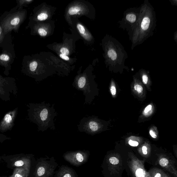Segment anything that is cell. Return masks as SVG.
<instances>
[{
  "label": "cell",
  "mask_w": 177,
  "mask_h": 177,
  "mask_svg": "<svg viewBox=\"0 0 177 177\" xmlns=\"http://www.w3.org/2000/svg\"><path fill=\"white\" fill-rule=\"evenodd\" d=\"M2 160L6 164L8 168L13 170L17 167H31L34 155L32 154H20L1 156Z\"/></svg>",
  "instance_id": "277c9868"
},
{
  "label": "cell",
  "mask_w": 177,
  "mask_h": 177,
  "mask_svg": "<svg viewBox=\"0 0 177 177\" xmlns=\"http://www.w3.org/2000/svg\"><path fill=\"white\" fill-rule=\"evenodd\" d=\"M20 19L18 18H16L11 22V24L13 25H16L19 23Z\"/></svg>",
  "instance_id": "4316f807"
},
{
  "label": "cell",
  "mask_w": 177,
  "mask_h": 177,
  "mask_svg": "<svg viewBox=\"0 0 177 177\" xmlns=\"http://www.w3.org/2000/svg\"><path fill=\"white\" fill-rule=\"evenodd\" d=\"M110 92L112 95H115L116 94V89L115 86H112L110 88Z\"/></svg>",
  "instance_id": "f1b7e54d"
},
{
  "label": "cell",
  "mask_w": 177,
  "mask_h": 177,
  "mask_svg": "<svg viewBox=\"0 0 177 177\" xmlns=\"http://www.w3.org/2000/svg\"><path fill=\"white\" fill-rule=\"evenodd\" d=\"M78 127L79 132L94 135L100 129V123L95 117H84L81 119Z\"/></svg>",
  "instance_id": "8992f818"
},
{
  "label": "cell",
  "mask_w": 177,
  "mask_h": 177,
  "mask_svg": "<svg viewBox=\"0 0 177 177\" xmlns=\"http://www.w3.org/2000/svg\"><path fill=\"white\" fill-rule=\"evenodd\" d=\"M90 155L89 151L83 150L67 151L63 154V157L65 161L71 165L79 167L88 162Z\"/></svg>",
  "instance_id": "5b68a950"
},
{
  "label": "cell",
  "mask_w": 177,
  "mask_h": 177,
  "mask_svg": "<svg viewBox=\"0 0 177 177\" xmlns=\"http://www.w3.org/2000/svg\"><path fill=\"white\" fill-rule=\"evenodd\" d=\"M151 109H152V106H151V105H149L147 106L146 107L145 109V113H148L150 111V110H151Z\"/></svg>",
  "instance_id": "4dcf8cb0"
},
{
  "label": "cell",
  "mask_w": 177,
  "mask_h": 177,
  "mask_svg": "<svg viewBox=\"0 0 177 177\" xmlns=\"http://www.w3.org/2000/svg\"><path fill=\"white\" fill-rule=\"evenodd\" d=\"M150 19L148 16H146L143 18L141 23V27L143 31L148 30L150 27Z\"/></svg>",
  "instance_id": "4fadbf2b"
},
{
  "label": "cell",
  "mask_w": 177,
  "mask_h": 177,
  "mask_svg": "<svg viewBox=\"0 0 177 177\" xmlns=\"http://www.w3.org/2000/svg\"><path fill=\"white\" fill-rule=\"evenodd\" d=\"M38 32L40 35L42 36H46L47 34V32L43 28H40L38 30Z\"/></svg>",
  "instance_id": "d4e9b609"
},
{
  "label": "cell",
  "mask_w": 177,
  "mask_h": 177,
  "mask_svg": "<svg viewBox=\"0 0 177 177\" xmlns=\"http://www.w3.org/2000/svg\"><path fill=\"white\" fill-rule=\"evenodd\" d=\"M80 7L78 6H73L70 8L68 11V13L70 15H75L80 11Z\"/></svg>",
  "instance_id": "9a60e30c"
},
{
  "label": "cell",
  "mask_w": 177,
  "mask_h": 177,
  "mask_svg": "<svg viewBox=\"0 0 177 177\" xmlns=\"http://www.w3.org/2000/svg\"><path fill=\"white\" fill-rule=\"evenodd\" d=\"M151 177H171L159 168H153L149 172Z\"/></svg>",
  "instance_id": "7c38bea8"
},
{
  "label": "cell",
  "mask_w": 177,
  "mask_h": 177,
  "mask_svg": "<svg viewBox=\"0 0 177 177\" xmlns=\"http://www.w3.org/2000/svg\"><path fill=\"white\" fill-rule=\"evenodd\" d=\"M58 166L54 157L45 156L37 159L34 158L31 165L29 177H53Z\"/></svg>",
  "instance_id": "7a4b0ae2"
},
{
  "label": "cell",
  "mask_w": 177,
  "mask_h": 177,
  "mask_svg": "<svg viewBox=\"0 0 177 177\" xmlns=\"http://www.w3.org/2000/svg\"><path fill=\"white\" fill-rule=\"evenodd\" d=\"M142 80H143V83L144 84H147V82L148 81V78L147 75H144L142 77Z\"/></svg>",
  "instance_id": "f546056e"
},
{
  "label": "cell",
  "mask_w": 177,
  "mask_h": 177,
  "mask_svg": "<svg viewBox=\"0 0 177 177\" xmlns=\"http://www.w3.org/2000/svg\"><path fill=\"white\" fill-rule=\"evenodd\" d=\"M38 66V63L36 61L33 62L29 65V70L32 72H34L36 70Z\"/></svg>",
  "instance_id": "ffe728a7"
},
{
  "label": "cell",
  "mask_w": 177,
  "mask_h": 177,
  "mask_svg": "<svg viewBox=\"0 0 177 177\" xmlns=\"http://www.w3.org/2000/svg\"><path fill=\"white\" fill-rule=\"evenodd\" d=\"M60 57L61 58L63 59V60H69V57H68V56H67V55H63L61 54L60 55Z\"/></svg>",
  "instance_id": "1f68e13d"
},
{
  "label": "cell",
  "mask_w": 177,
  "mask_h": 177,
  "mask_svg": "<svg viewBox=\"0 0 177 177\" xmlns=\"http://www.w3.org/2000/svg\"><path fill=\"white\" fill-rule=\"evenodd\" d=\"M18 108L8 112L5 114L0 122V132L5 133L12 130L14 126L15 121L18 113Z\"/></svg>",
  "instance_id": "ba28073f"
},
{
  "label": "cell",
  "mask_w": 177,
  "mask_h": 177,
  "mask_svg": "<svg viewBox=\"0 0 177 177\" xmlns=\"http://www.w3.org/2000/svg\"><path fill=\"white\" fill-rule=\"evenodd\" d=\"M31 167H17L13 169L11 175L6 177H29Z\"/></svg>",
  "instance_id": "8fae6325"
},
{
  "label": "cell",
  "mask_w": 177,
  "mask_h": 177,
  "mask_svg": "<svg viewBox=\"0 0 177 177\" xmlns=\"http://www.w3.org/2000/svg\"><path fill=\"white\" fill-rule=\"evenodd\" d=\"M150 135L152 137L154 138H156L157 137V135L154 132H153V130H150Z\"/></svg>",
  "instance_id": "d6a6232c"
},
{
  "label": "cell",
  "mask_w": 177,
  "mask_h": 177,
  "mask_svg": "<svg viewBox=\"0 0 177 177\" xmlns=\"http://www.w3.org/2000/svg\"><path fill=\"white\" fill-rule=\"evenodd\" d=\"M6 176H1L0 175V177H6Z\"/></svg>",
  "instance_id": "836d02e7"
},
{
  "label": "cell",
  "mask_w": 177,
  "mask_h": 177,
  "mask_svg": "<svg viewBox=\"0 0 177 177\" xmlns=\"http://www.w3.org/2000/svg\"></svg>",
  "instance_id": "e575fe53"
},
{
  "label": "cell",
  "mask_w": 177,
  "mask_h": 177,
  "mask_svg": "<svg viewBox=\"0 0 177 177\" xmlns=\"http://www.w3.org/2000/svg\"><path fill=\"white\" fill-rule=\"evenodd\" d=\"M48 17V15L46 13H42L40 14L38 16V20L40 21H44Z\"/></svg>",
  "instance_id": "44dd1931"
},
{
  "label": "cell",
  "mask_w": 177,
  "mask_h": 177,
  "mask_svg": "<svg viewBox=\"0 0 177 177\" xmlns=\"http://www.w3.org/2000/svg\"><path fill=\"white\" fill-rule=\"evenodd\" d=\"M73 86L83 92L85 96L84 104L90 105L98 93L95 83L91 78L84 75L78 77L73 83Z\"/></svg>",
  "instance_id": "3957f363"
},
{
  "label": "cell",
  "mask_w": 177,
  "mask_h": 177,
  "mask_svg": "<svg viewBox=\"0 0 177 177\" xmlns=\"http://www.w3.org/2000/svg\"><path fill=\"white\" fill-rule=\"evenodd\" d=\"M27 106L28 119L37 124L38 131L44 132L50 128L55 129V117L57 112L54 109V104L45 103V101L39 104L29 103Z\"/></svg>",
  "instance_id": "6da1fadb"
},
{
  "label": "cell",
  "mask_w": 177,
  "mask_h": 177,
  "mask_svg": "<svg viewBox=\"0 0 177 177\" xmlns=\"http://www.w3.org/2000/svg\"><path fill=\"white\" fill-rule=\"evenodd\" d=\"M53 177H78V176L73 168L62 165L55 172Z\"/></svg>",
  "instance_id": "9c48e42d"
},
{
  "label": "cell",
  "mask_w": 177,
  "mask_h": 177,
  "mask_svg": "<svg viewBox=\"0 0 177 177\" xmlns=\"http://www.w3.org/2000/svg\"><path fill=\"white\" fill-rule=\"evenodd\" d=\"M0 59L1 60L4 61H8L10 60V57L6 55H2L0 56Z\"/></svg>",
  "instance_id": "83f0119b"
},
{
  "label": "cell",
  "mask_w": 177,
  "mask_h": 177,
  "mask_svg": "<svg viewBox=\"0 0 177 177\" xmlns=\"http://www.w3.org/2000/svg\"><path fill=\"white\" fill-rule=\"evenodd\" d=\"M129 166L135 177H151L149 172L146 171L144 161L140 160L133 154L129 155Z\"/></svg>",
  "instance_id": "52a82bcc"
},
{
  "label": "cell",
  "mask_w": 177,
  "mask_h": 177,
  "mask_svg": "<svg viewBox=\"0 0 177 177\" xmlns=\"http://www.w3.org/2000/svg\"><path fill=\"white\" fill-rule=\"evenodd\" d=\"M11 139V138L10 137H7V136L4 135L3 134L0 133V142L1 143H3L4 141H5L6 140ZM2 160L1 156H0V161H1Z\"/></svg>",
  "instance_id": "ac0fdd59"
},
{
  "label": "cell",
  "mask_w": 177,
  "mask_h": 177,
  "mask_svg": "<svg viewBox=\"0 0 177 177\" xmlns=\"http://www.w3.org/2000/svg\"><path fill=\"white\" fill-rule=\"evenodd\" d=\"M159 164L161 166L172 174L175 177H177V170L174 166L172 164L171 162L167 158L165 157L160 158L159 161Z\"/></svg>",
  "instance_id": "30bf717a"
},
{
  "label": "cell",
  "mask_w": 177,
  "mask_h": 177,
  "mask_svg": "<svg viewBox=\"0 0 177 177\" xmlns=\"http://www.w3.org/2000/svg\"><path fill=\"white\" fill-rule=\"evenodd\" d=\"M126 19L129 22L134 23L136 22V16L133 13L129 14L126 16Z\"/></svg>",
  "instance_id": "2e32d148"
},
{
  "label": "cell",
  "mask_w": 177,
  "mask_h": 177,
  "mask_svg": "<svg viewBox=\"0 0 177 177\" xmlns=\"http://www.w3.org/2000/svg\"><path fill=\"white\" fill-rule=\"evenodd\" d=\"M107 54L108 57L110 58L112 61H114L116 60L117 55L115 50L113 49H110L108 52Z\"/></svg>",
  "instance_id": "5bb4252c"
},
{
  "label": "cell",
  "mask_w": 177,
  "mask_h": 177,
  "mask_svg": "<svg viewBox=\"0 0 177 177\" xmlns=\"http://www.w3.org/2000/svg\"><path fill=\"white\" fill-rule=\"evenodd\" d=\"M134 88L135 90L139 94L143 92V87L139 84H137L135 85Z\"/></svg>",
  "instance_id": "7402d4cb"
},
{
  "label": "cell",
  "mask_w": 177,
  "mask_h": 177,
  "mask_svg": "<svg viewBox=\"0 0 177 177\" xmlns=\"http://www.w3.org/2000/svg\"><path fill=\"white\" fill-rule=\"evenodd\" d=\"M78 30H79L80 33L81 34H84L85 32V30L84 27L82 25L80 24H78L77 26Z\"/></svg>",
  "instance_id": "603a6c76"
},
{
  "label": "cell",
  "mask_w": 177,
  "mask_h": 177,
  "mask_svg": "<svg viewBox=\"0 0 177 177\" xmlns=\"http://www.w3.org/2000/svg\"><path fill=\"white\" fill-rule=\"evenodd\" d=\"M128 143L129 145L133 147H137L139 145L138 142L137 141H133L132 140H130L129 141Z\"/></svg>",
  "instance_id": "cb8c5ba5"
},
{
  "label": "cell",
  "mask_w": 177,
  "mask_h": 177,
  "mask_svg": "<svg viewBox=\"0 0 177 177\" xmlns=\"http://www.w3.org/2000/svg\"><path fill=\"white\" fill-rule=\"evenodd\" d=\"M60 52L62 54L66 55H68L69 53V51L68 49L64 47H63L61 49Z\"/></svg>",
  "instance_id": "484cf974"
},
{
  "label": "cell",
  "mask_w": 177,
  "mask_h": 177,
  "mask_svg": "<svg viewBox=\"0 0 177 177\" xmlns=\"http://www.w3.org/2000/svg\"><path fill=\"white\" fill-rule=\"evenodd\" d=\"M109 161L110 164L112 165H116L119 164V160L115 157H111L109 159Z\"/></svg>",
  "instance_id": "d6986e66"
},
{
  "label": "cell",
  "mask_w": 177,
  "mask_h": 177,
  "mask_svg": "<svg viewBox=\"0 0 177 177\" xmlns=\"http://www.w3.org/2000/svg\"><path fill=\"white\" fill-rule=\"evenodd\" d=\"M141 153L140 154L144 156L147 157L149 155V151L148 150V148L146 146L144 145L141 147V150L140 151Z\"/></svg>",
  "instance_id": "e0dca14e"
}]
</instances>
